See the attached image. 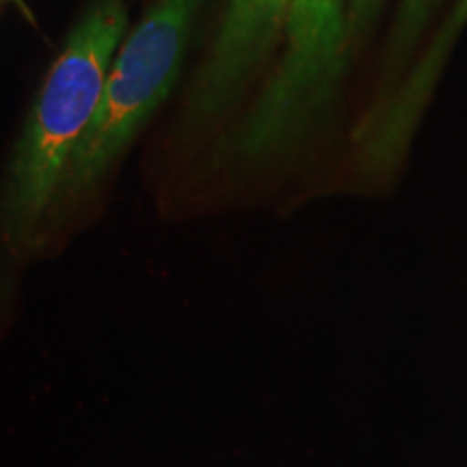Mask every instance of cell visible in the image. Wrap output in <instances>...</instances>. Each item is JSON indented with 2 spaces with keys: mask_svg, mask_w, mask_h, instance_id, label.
<instances>
[{
  "mask_svg": "<svg viewBox=\"0 0 467 467\" xmlns=\"http://www.w3.org/2000/svg\"><path fill=\"white\" fill-rule=\"evenodd\" d=\"M126 22L121 0H96L67 37L35 100L5 192L7 230L20 241H31L61 200L67 162L100 107L110 57Z\"/></svg>",
  "mask_w": 467,
  "mask_h": 467,
  "instance_id": "obj_1",
  "label": "cell"
},
{
  "mask_svg": "<svg viewBox=\"0 0 467 467\" xmlns=\"http://www.w3.org/2000/svg\"><path fill=\"white\" fill-rule=\"evenodd\" d=\"M202 0H159L119 50L100 107L76 143L61 200H80L124 154L178 78L195 11Z\"/></svg>",
  "mask_w": 467,
  "mask_h": 467,
  "instance_id": "obj_2",
  "label": "cell"
},
{
  "mask_svg": "<svg viewBox=\"0 0 467 467\" xmlns=\"http://www.w3.org/2000/svg\"><path fill=\"white\" fill-rule=\"evenodd\" d=\"M285 50L234 139L243 159L262 161L288 148L334 91L342 69L344 0H290Z\"/></svg>",
  "mask_w": 467,
  "mask_h": 467,
  "instance_id": "obj_3",
  "label": "cell"
},
{
  "mask_svg": "<svg viewBox=\"0 0 467 467\" xmlns=\"http://www.w3.org/2000/svg\"><path fill=\"white\" fill-rule=\"evenodd\" d=\"M290 0H230L219 37L192 89V110L210 115L241 93L275 44Z\"/></svg>",
  "mask_w": 467,
  "mask_h": 467,
  "instance_id": "obj_4",
  "label": "cell"
}]
</instances>
